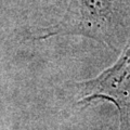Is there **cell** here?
I'll return each mask as SVG.
<instances>
[{"label":"cell","instance_id":"6da1fadb","mask_svg":"<svg viewBox=\"0 0 130 130\" xmlns=\"http://www.w3.org/2000/svg\"><path fill=\"white\" fill-rule=\"evenodd\" d=\"M124 5L125 0H71L63 20L40 38L79 35L116 50Z\"/></svg>","mask_w":130,"mask_h":130},{"label":"cell","instance_id":"7a4b0ae2","mask_svg":"<svg viewBox=\"0 0 130 130\" xmlns=\"http://www.w3.org/2000/svg\"><path fill=\"white\" fill-rule=\"evenodd\" d=\"M77 86L80 103L111 101L119 113V130H130V41L113 66Z\"/></svg>","mask_w":130,"mask_h":130}]
</instances>
